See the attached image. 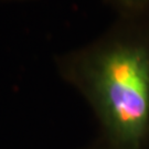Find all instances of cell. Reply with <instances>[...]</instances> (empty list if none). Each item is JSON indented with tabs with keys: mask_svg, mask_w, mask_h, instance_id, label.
I'll list each match as a JSON object with an SVG mask.
<instances>
[{
	"mask_svg": "<svg viewBox=\"0 0 149 149\" xmlns=\"http://www.w3.org/2000/svg\"><path fill=\"white\" fill-rule=\"evenodd\" d=\"M92 111L104 149H149V13L119 18L56 60Z\"/></svg>",
	"mask_w": 149,
	"mask_h": 149,
	"instance_id": "obj_1",
	"label": "cell"
},
{
	"mask_svg": "<svg viewBox=\"0 0 149 149\" xmlns=\"http://www.w3.org/2000/svg\"><path fill=\"white\" fill-rule=\"evenodd\" d=\"M119 18L139 17L149 13V0H106Z\"/></svg>",
	"mask_w": 149,
	"mask_h": 149,
	"instance_id": "obj_2",
	"label": "cell"
},
{
	"mask_svg": "<svg viewBox=\"0 0 149 149\" xmlns=\"http://www.w3.org/2000/svg\"><path fill=\"white\" fill-rule=\"evenodd\" d=\"M79 149H104V148H103L96 140H94L93 143L86 145V146H84V147H81V148H79Z\"/></svg>",
	"mask_w": 149,
	"mask_h": 149,
	"instance_id": "obj_3",
	"label": "cell"
}]
</instances>
